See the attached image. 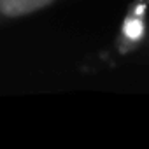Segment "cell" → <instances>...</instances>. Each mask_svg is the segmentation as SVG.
<instances>
[{
	"label": "cell",
	"mask_w": 149,
	"mask_h": 149,
	"mask_svg": "<svg viewBox=\"0 0 149 149\" xmlns=\"http://www.w3.org/2000/svg\"><path fill=\"white\" fill-rule=\"evenodd\" d=\"M56 0H0V19H18L40 13Z\"/></svg>",
	"instance_id": "obj_1"
},
{
	"label": "cell",
	"mask_w": 149,
	"mask_h": 149,
	"mask_svg": "<svg viewBox=\"0 0 149 149\" xmlns=\"http://www.w3.org/2000/svg\"><path fill=\"white\" fill-rule=\"evenodd\" d=\"M146 37V23H144V18H142V9H135L132 11L123 25H121V30H119V47L123 51H128L132 47H135L142 39Z\"/></svg>",
	"instance_id": "obj_2"
}]
</instances>
